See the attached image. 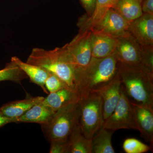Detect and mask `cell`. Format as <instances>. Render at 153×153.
Listing matches in <instances>:
<instances>
[{"instance_id":"cell-1","label":"cell","mask_w":153,"mask_h":153,"mask_svg":"<svg viewBox=\"0 0 153 153\" xmlns=\"http://www.w3.org/2000/svg\"><path fill=\"white\" fill-rule=\"evenodd\" d=\"M118 62L113 54L91 57L87 66L75 74V85L79 97L96 92L114 79L118 72Z\"/></svg>"},{"instance_id":"cell-2","label":"cell","mask_w":153,"mask_h":153,"mask_svg":"<svg viewBox=\"0 0 153 153\" xmlns=\"http://www.w3.org/2000/svg\"><path fill=\"white\" fill-rule=\"evenodd\" d=\"M26 62L55 74L76 90L74 65L65 46L52 50L33 48Z\"/></svg>"},{"instance_id":"cell-3","label":"cell","mask_w":153,"mask_h":153,"mask_svg":"<svg viewBox=\"0 0 153 153\" xmlns=\"http://www.w3.org/2000/svg\"><path fill=\"white\" fill-rule=\"evenodd\" d=\"M118 63V73L129 99L153 107V73L143 66Z\"/></svg>"},{"instance_id":"cell-4","label":"cell","mask_w":153,"mask_h":153,"mask_svg":"<svg viewBox=\"0 0 153 153\" xmlns=\"http://www.w3.org/2000/svg\"><path fill=\"white\" fill-rule=\"evenodd\" d=\"M78 123L82 133L92 139L104 123L102 102L97 92H91L80 97Z\"/></svg>"},{"instance_id":"cell-5","label":"cell","mask_w":153,"mask_h":153,"mask_svg":"<svg viewBox=\"0 0 153 153\" xmlns=\"http://www.w3.org/2000/svg\"><path fill=\"white\" fill-rule=\"evenodd\" d=\"M79 116V101L57 110L50 122L47 125L41 126L45 137L49 142L68 140L74 126L78 123Z\"/></svg>"},{"instance_id":"cell-6","label":"cell","mask_w":153,"mask_h":153,"mask_svg":"<svg viewBox=\"0 0 153 153\" xmlns=\"http://www.w3.org/2000/svg\"><path fill=\"white\" fill-rule=\"evenodd\" d=\"M91 30L79 29L72 41L64 45L74 65L75 74L85 67L91 58Z\"/></svg>"},{"instance_id":"cell-7","label":"cell","mask_w":153,"mask_h":153,"mask_svg":"<svg viewBox=\"0 0 153 153\" xmlns=\"http://www.w3.org/2000/svg\"><path fill=\"white\" fill-rule=\"evenodd\" d=\"M102 127L114 131L122 129L137 130L131 101L122 84L119 101L112 113L104 120Z\"/></svg>"},{"instance_id":"cell-8","label":"cell","mask_w":153,"mask_h":153,"mask_svg":"<svg viewBox=\"0 0 153 153\" xmlns=\"http://www.w3.org/2000/svg\"><path fill=\"white\" fill-rule=\"evenodd\" d=\"M116 38V45L113 54L118 63L128 66L143 67L142 46L137 42L128 31Z\"/></svg>"},{"instance_id":"cell-9","label":"cell","mask_w":153,"mask_h":153,"mask_svg":"<svg viewBox=\"0 0 153 153\" xmlns=\"http://www.w3.org/2000/svg\"><path fill=\"white\" fill-rule=\"evenodd\" d=\"M130 23L113 8L109 9L103 18L89 30L117 38L128 31Z\"/></svg>"},{"instance_id":"cell-10","label":"cell","mask_w":153,"mask_h":153,"mask_svg":"<svg viewBox=\"0 0 153 153\" xmlns=\"http://www.w3.org/2000/svg\"><path fill=\"white\" fill-rule=\"evenodd\" d=\"M128 32L142 47L153 46V15H143L130 23Z\"/></svg>"},{"instance_id":"cell-11","label":"cell","mask_w":153,"mask_h":153,"mask_svg":"<svg viewBox=\"0 0 153 153\" xmlns=\"http://www.w3.org/2000/svg\"><path fill=\"white\" fill-rule=\"evenodd\" d=\"M137 130L153 145V107L131 101Z\"/></svg>"},{"instance_id":"cell-12","label":"cell","mask_w":153,"mask_h":153,"mask_svg":"<svg viewBox=\"0 0 153 153\" xmlns=\"http://www.w3.org/2000/svg\"><path fill=\"white\" fill-rule=\"evenodd\" d=\"M121 88V80L118 72L111 82L96 92L101 98L104 120L111 115L117 105L120 97Z\"/></svg>"},{"instance_id":"cell-13","label":"cell","mask_w":153,"mask_h":153,"mask_svg":"<svg viewBox=\"0 0 153 153\" xmlns=\"http://www.w3.org/2000/svg\"><path fill=\"white\" fill-rule=\"evenodd\" d=\"M91 32V57L103 58L112 55L116 45L117 38L106 34Z\"/></svg>"},{"instance_id":"cell-14","label":"cell","mask_w":153,"mask_h":153,"mask_svg":"<svg viewBox=\"0 0 153 153\" xmlns=\"http://www.w3.org/2000/svg\"><path fill=\"white\" fill-rule=\"evenodd\" d=\"M79 94L76 90L67 88L49 93L42 102L56 112L57 110L68 104L79 101Z\"/></svg>"},{"instance_id":"cell-15","label":"cell","mask_w":153,"mask_h":153,"mask_svg":"<svg viewBox=\"0 0 153 153\" xmlns=\"http://www.w3.org/2000/svg\"><path fill=\"white\" fill-rule=\"evenodd\" d=\"M44 99V97H33L28 94L24 99L3 105L0 108V111L7 117L17 119L34 105L41 102Z\"/></svg>"},{"instance_id":"cell-16","label":"cell","mask_w":153,"mask_h":153,"mask_svg":"<svg viewBox=\"0 0 153 153\" xmlns=\"http://www.w3.org/2000/svg\"><path fill=\"white\" fill-rule=\"evenodd\" d=\"M55 112L41 102L18 117L17 123H30L39 124L41 126L47 125L52 120Z\"/></svg>"},{"instance_id":"cell-17","label":"cell","mask_w":153,"mask_h":153,"mask_svg":"<svg viewBox=\"0 0 153 153\" xmlns=\"http://www.w3.org/2000/svg\"><path fill=\"white\" fill-rule=\"evenodd\" d=\"M120 0H96L93 14L90 16H83L77 25L79 29H89L98 23L109 9L113 8Z\"/></svg>"},{"instance_id":"cell-18","label":"cell","mask_w":153,"mask_h":153,"mask_svg":"<svg viewBox=\"0 0 153 153\" xmlns=\"http://www.w3.org/2000/svg\"><path fill=\"white\" fill-rule=\"evenodd\" d=\"M11 60L16 63L30 78V81L40 86L45 93L49 94L45 86V81L49 72L39 66L23 62L19 57L14 56Z\"/></svg>"},{"instance_id":"cell-19","label":"cell","mask_w":153,"mask_h":153,"mask_svg":"<svg viewBox=\"0 0 153 153\" xmlns=\"http://www.w3.org/2000/svg\"><path fill=\"white\" fill-rule=\"evenodd\" d=\"M91 139L84 135L77 123L68 137L67 153H91Z\"/></svg>"},{"instance_id":"cell-20","label":"cell","mask_w":153,"mask_h":153,"mask_svg":"<svg viewBox=\"0 0 153 153\" xmlns=\"http://www.w3.org/2000/svg\"><path fill=\"white\" fill-rule=\"evenodd\" d=\"M114 132L102 127L91 139V153H114L111 143Z\"/></svg>"},{"instance_id":"cell-21","label":"cell","mask_w":153,"mask_h":153,"mask_svg":"<svg viewBox=\"0 0 153 153\" xmlns=\"http://www.w3.org/2000/svg\"><path fill=\"white\" fill-rule=\"evenodd\" d=\"M113 9L129 23L143 15L141 4L137 0H120Z\"/></svg>"},{"instance_id":"cell-22","label":"cell","mask_w":153,"mask_h":153,"mask_svg":"<svg viewBox=\"0 0 153 153\" xmlns=\"http://www.w3.org/2000/svg\"><path fill=\"white\" fill-rule=\"evenodd\" d=\"M27 78L25 72L12 60L6 63L4 68L0 69V82L10 81L22 84V81Z\"/></svg>"},{"instance_id":"cell-23","label":"cell","mask_w":153,"mask_h":153,"mask_svg":"<svg viewBox=\"0 0 153 153\" xmlns=\"http://www.w3.org/2000/svg\"><path fill=\"white\" fill-rule=\"evenodd\" d=\"M123 148L126 153H144L151 150L152 148L139 140L129 138L125 140Z\"/></svg>"},{"instance_id":"cell-24","label":"cell","mask_w":153,"mask_h":153,"mask_svg":"<svg viewBox=\"0 0 153 153\" xmlns=\"http://www.w3.org/2000/svg\"><path fill=\"white\" fill-rule=\"evenodd\" d=\"M45 86L49 93H53L63 88H70L60 77L50 72H49L45 81Z\"/></svg>"},{"instance_id":"cell-25","label":"cell","mask_w":153,"mask_h":153,"mask_svg":"<svg viewBox=\"0 0 153 153\" xmlns=\"http://www.w3.org/2000/svg\"><path fill=\"white\" fill-rule=\"evenodd\" d=\"M153 46L143 47L142 65L153 73Z\"/></svg>"},{"instance_id":"cell-26","label":"cell","mask_w":153,"mask_h":153,"mask_svg":"<svg viewBox=\"0 0 153 153\" xmlns=\"http://www.w3.org/2000/svg\"><path fill=\"white\" fill-rule=\"evenodd\" d=\"M68 140H52L49 142L50 143L49 153H67Z\"/></svg>"},{"instance_id":"cell-27","label":"cell","mask_w":153,"mask_h":153,"mask_svg":"<svg viewBox=\"0 0 153 153\" xmlns=\"http://www.w3.org/2000/svg\"><path fill=\"white\" fill-rule=\"evenodd\" d=\"M80 2L86 11L87 15L86 16H91L95 9L96 0H80Z\"/></svg>"},{"instance_id":"cell-28","label":"cell","mask_w":153,"mask_h":153,"mask_svg":"<svg viewBox=\"0 0 153 153\" xmlns=\"http://www.w3.org/2000/svg\"><path fill=\"white\" fill-rule=\"evenodd\" d=\"M141 6L143 13L153 15V0H143Z\"/></svg>"},{"instance_id":"cell-29","label":"cell","mask_w":153,"mask_h":153,"mask_svg":"<svg viewBox=\"0 0 153 153\" xmlns=\"http://www.w3.org/2000/svg\"><path fill=\"white\" fill-rule=\"evenodd\" d=\"M17 119L7 117L0 111V128L11 123H17Z\"/></svg>"},{"instance_id":"cell-30","label":"cell","mask_w":153,"mask_h":153,"mask_svg":"<svg viewBox=\"0 0 153 153\" xmlns=\"http://www.w3.org/2000/svg\"><path fill=\"white\" fill-rule=\"evenodd\" d=\"M137 1H138L141 4H142V3L143 0H137Z\"/></svg>"}]
</instances>
